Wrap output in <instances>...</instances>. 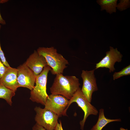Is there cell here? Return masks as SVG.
<instances>
[{
    "mask_svg": "<svg viewBox=\"0 0 130 130\" xmlns=\"http://www.w3.org/2000/svg\"><path fill=\"white\" fill-rule=\"evenodd\" d=\"M117 1V0H98L96 2L100 6L101 11L105 10L110 14L116 12Z\"/></svg>",
    "mask_w": 130,
    "mask_h": 130,
    "instance_id": "cell-13",
    "label": "cell"
},
{
    "mask_svg": "<svg viewBox=\"0 0 130 130\" xmlns=\"http://www.w3.org/2000/svg\"><path fill=\"white\" fill-rule=\"evenodd\" d=\"M27 65L37 76L48 65L45 58L36 50L31 54L25 62Z\"/></svg>",
    "mask_w": 130,
    "mask_h": 130,
    "instance_id": "cell-10",
    "label": "cell"
},
{
    "mask_svg": "<svg viewBox=\"0 0 130 130\" xmlns=\"http://www.w3.org/2000/svg\"><path fill=\"white\" fill-rule=\"evenodd\" d=\"M35 120L36 123L47 130H54L59 116L52 111L45 108L36 106Z\"/></svg>",
    "mask_w": 130,
    "mask_h": 130,
    "instance_id": "cell-5",
    "label": "cell"
},
{
    "mask_svg": "<svg viewBox=\"0 0 130 130\" xmlns=\"http://www.w3.org/2000/svg\"><path fill=\"white\" fill-rule=\"evenodd\" d=\"M130 75V65H129L123 68L120 71L115 72L113 75V79L114 80L124 76Z\"/></svg>",
    "mask_w": 130,
    "mask_h": 130,
    "instance_id": "cell-15",
    "label": "cell"
},
{
    "mask_svg": "<svg viewBox=\"0 0 130 130\" xmlns=\"http://www.w3.org/2000/svg\"><path fill=\"white\" fill-rule=\"evenodd\" d=\"M122 57V55L117 48L110 46L109 51L106 52L105 56L96 64L95 69L105 67L109 69L110 72H113L115 70L114 67L115 63L116 62H121Z\"/></svg>",
    "mask_w": 130,
    "mask_h": 130,
    "instance_id": "cell-9",
    "label": "cell"
},
{
    "mask_svg": "<svg viewBox=\"0 0 130 130\" xmlns=\"http://www.w3.org/2000/svg\"><path fill=\"white\" fill-rule=\"evenodd\" d=\"M121 121V120L120 119H111L106 118L104 116V109H101L99 110L97 122L91 130H102L103 128L110 123Z\"/></svg>",
    "mask_w": 130,
    "mask_h": 130,
    "instance_id": "cell-12",
    "label": "cell"
},
{
    "mask_svg": "<svg viewBox=\"0 0 130 130\" xmlns=\"http://www.w3.org/2000/svg\"><path fill=\"white\" fill-rule=\"evenodd\" d=\"M8 1V0H0V4L7 2ZM5 25L6 24L5 21L2 17L0 13V24Z\"/></svg>",
    "mask_w": 130,
    "mask_h": 130,
    "instance_id": "cell-19",
    "label": "cell"
},
{
    "mask_svg": "<svg viewBox=\"0 0 130 130\" xmlns=\"http://www.w3.org/2000/svg\"><path fill=\"white\" fill-rule=\"evenodd\" d=\"M95 69L88 71L82 70L81 77L83 80L81 91L84 96L90 102H91L92 95L98 90L96 79L94 74Z\"/></svg>",
    "mask_w": 130,
    "mask_h": 130,
    "instance_id": "cell-7",
    "label": "cell"
},
{
    "mask_svg": "<svg viewBox=\"0 0 130 130\" xmlns=\"http://www.w3.org/2000/svg\"><path fill=\"white\" fill-rule=\"evenodd\" d=\"M54 130H64L63 128L62 123L61 121H59V122L57 123Z\"/></svg>",
    "mask_w": 130,
    "mask_h": 130,
    "instance_id": "cell-21",
    "label": "cell"
},
{
    "mask_svg": "<svg viewBox=\"0 0 130 130\" xmlns=\"http://www.w3.org/2000/svg\"><path fill=\"white\" fill-rule=\"evenodd\" d=\"M0 58L4 65L7 67H10L6 59L4 53L1 48L0 43Z\"/></svg>",
    "mask_w": 130,
    "mask_h": 130,
    "instance_id": "cell-17",
    "label": "cell"
},
{
    "mask_svg": "<svg viewBox=\"0 0 130 130\" xmlns=\"http://www.w3.org/2000/svg\"><path fill=\"white\" fill-rule=\"evenodd\" d=\"M15 94V91L0 85V98L5 99L11 105L12 103V98Z\"/></svg>",
    "mask_w": 130,
    "mask_h": 130,
    "instance_id": "cell-14",
    "label": "cell"
},
{
    "mask_svg": "<svg viewBox=\"0 0 130 130\" xmlns=\"http://www.w3.org/2000/svg\"><path fill=\"white\" fill-rule=\"evenodd\" d=\"M51 70L49 66H46L36 76L35 85L30 92V99L32 101L45 105L48 96L46 91L47 76Z\"/></svg>",
    "mask_w": 130,
    "mask_h": 130,
    "instance_id": "cell-3",
    "label": "cell"
},
{
    "mask_svg": "<svg viewBox=\"0 0 130 130\" xmlns=\"http://www.w3.org/2000/svg\"><path fill=\"white\" fill-rule=\"evenodd\" d=\"M17 68L7 67L4 74L0 79V85L15 92L19 87L17 79Z\"/></svg>",
    "mask_w": 130,
    "mask_h": 130,
    "instance_id": "cell-11",
    "label": "cell"
},
{
    "mask_svg": "<svg viewBox=\"0 0 130 130\" xmlns=\"http://www.w3.org/2000/svg\"><path fill=\"white\" fill-rule=\"evenodd\" d=\"M17 69L19 87H26L31 91L35 86L36 76L27 65L25 62L18 66Z\"/></svg>",
    "mask_w": 130,
    "mask_h": 130,
    "instance_id": "cell-8",
    "label": "cell"
},
{
    "mask_svg": "<svg viewBox=\"0 0 130 130\" xmlns=\"http://www.w3.org/2000/svg\"><path fill=\"white\" fill-rule=\"evenodd\" d=\"M74 102L77 104L84 112V118L80 122L81 129L84 130L85 122L87 117L90 115H97L98 113V110L85 97L80 87L69 100L67 109L70 105Z\"/></svg>",
    "mask_w": 130,
    "mask_h": 130,
    "instance_id": "cell-4",
    "label": "cell"
},
{
    "mask_svg": "<svg viewBox=\"0 0 130 130\" xmlns=\"http://www.w3.org/2000/svg\"><path fill=\"white\" fill-rule=\"evenodd\" d=\"M56 75L50 88L51 93L61 95L70 100L79 88V79L75 76H65L62 74Z\"/></svg>",
    "mask_w": 130,
    "mask_h": 130,
    "instance_id": "cell-1",
    "label": "cell"
},
{
    "mask_svg": "<svg viewBox=\"0 0 130 130\" xmlns=\"http://www.w3.org/2000/svg\"><path fill=\"white\" fill-rule=\"evenodd\" d=\"M37 51L45 58L48 65L51 67L52 74H62L68 64V61L61 54L58 53L54 47H39Z\"/></svg>",
    "mask_w": 130,
    "mask_h": 130,
    "instance_id": "cell-2",
    "label": "cell"
},
{
    "mask_svg": "<svg viewBox=\"0 0 130 130\" xmlns=\"http://www.w3.org/2000/svg\"><path fill=\"white\" fill-rule=\"evenodd\" d=\"M32 130H47L43 127L37 124L34 125L32 128Z\"/></svg>",
    "mask_w": 130,
    "mask_h": 130,
    "instance_id": "cell-20",
    "label": "cell"
},
{
    "mask_svg": "<svg viewBox=\"0 0 130 130\" xmlns=\"http://www.w3.org/2000/svg\"><path fill=\"white\" fill-rule=\"evenodd\" d=\"M69 100L61 95L51 94L48 95L45 108L58 116H67Z\"/></svg>",
    "mask_w": 130,
    "mask_h": 130,
    "instance_id": "cell-6",
    "label": "cell"
},
{
    "mask_svg": "<svg viewBox=\"0 0 130 130\" xmlns=\"http://www.w3.org/2000/svg\"><path fill=\"white\" fill-rule=\"evenodd\" d=\"M7 67L5 66L1 62L0 58V79L6 71Z\"/></svg>",
    "mask_w": 130,
    "mask_h": 130,
    "instance_id": "cell-18",
    "label": "cell"
},
{
    "mask_svg": "<svg viewBox=\"0 0 130 130\" xmlns=\"http://www.w3.org/2000/svg\"><path fill=\"white\" fill-rule=\"evenodd\" d=\"M130 6L129 0H120L117 4V9L120 11H124L129 8Z\"/></svg>",
    "mask_w": 130,
    "mask_h": 130,
    "instance_id": "cell-16",
    "label": "cell"
}]
</instances>
